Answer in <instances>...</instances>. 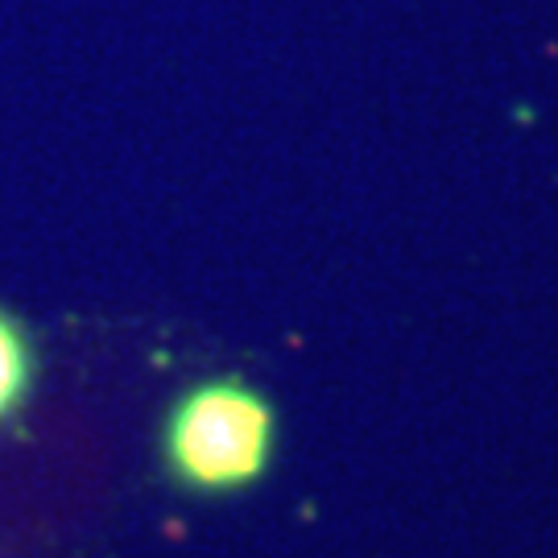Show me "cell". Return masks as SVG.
Wrapping results in <instances>:
<instances>
[{
    "label": "cell",
    "mask_w": 558,
    "mask_h": 558,
    "mask_svg": "<svg viewBox=\"0 0 558 558\" xmlns=\"http://www.w3.org/2000/svg\"><path fill=\"white\" fill-rule=\"evenodd\" d=\"M278 435V405L253 380H195L161 418V468L186 497H236L269 476Z\"/></svg>",
    "instance_id": "obj_1"
},
{
    "label": "cell",
    "mask_w": 558,
    "mask_h": 558,
    "mask_svg": "<svg viewBox=\"0 0 558 558\" xmlns=\"http://www.w3.org/2000/svg\"><path fill=\"white\" fill-rule=\"evenodd\" d=\"M34 373H38L34 339L13 311L0 306V426L17 418L21 405L29 401Z\"/></svg>",
    "instance_id": "obj_2"
}]
</instances>
